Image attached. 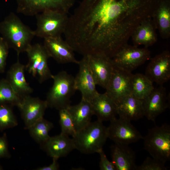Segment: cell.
Wrapping results in <instances>:
<instances>
[{
    "label": "cell",
    "instance_id": "obj_9",
    "mask_svg": "<svg viewBox=\"0 0 170 170\" xmlns=\"http://www.w3.org/2000/svg\"><path fill=\"white\" fill-rule=\"evenodd\" d=\"M110 121L107 127L108 138L115 143L128 145L143 139L131 121L120 118H115Z\"/></svg>",
    "mask_w": 170,
    "mask_h": 170
},
{
    "label": "cell",
    "instance_id": "obj_11",
    "mask_svg": "<svg viewBox=\"0 0 170 170\" xmlns=\"http://www.w3.org/2000/svg\"><path fill=\"white\" fill-rule=\"evenodd\" d=\"M85 55L96 85L105 89L113 69L111 58L102 53Z\"/></svg>",
    "mask_w": 170,
    "mask_h": 170
},
{
    "label": "cell",
    "instance_id": "obj_24",
    "mask_svg": "<svg viewBox=\"0 0 170 170\" xmlns=\"http://www.w3.org/2000/svg\"><path fill=\"white\" fill-rule=\"evenodd\" d=\"M66 109L71 116L76 132L90 123L94 115L91 102L82 98L78 104L70 105Z\"/></svg>",
    "mask_w": 170,
    "mask_h": 170
},
{
    "label": "cell",
    "instance_id": "obj_25",
    "mask_svg": "<svg viewBox=\"0 0 170 170\" xmlns=\"http://www.w3.org/2000/svg\"><path fill=\"white\" fill-rule=\"evenodd\" d=\"M152 82L145 75L133 74L131 82V94L142 100L154 89Z\"/></svg>",
    "mask_w": 170,
    "mask_h": 170
},
{
    "label": "cell",
    "instance_id": "obj_12",
    "mask_svg": "<svg viewBox=\"0 0 170 170\" xmlns=\"http://www.w3.org/2000/svg\"><path fill=\"white\" fill-rule=\"evenodd\" d=\"M152 82L162 85L170 79V53L165 50L152 58L145 74Z\"/></svg>",
    "mask_w": 170,
    "mask_h": 170
},
{
    "label": "cell",
    "instance_id": "obj_35",
    "mask_svg": "<svg viewBox=\"0 0 170 170\" xmlns=\"http://www.w3.org/2000/svg\"><path fill=\"white\" fill-rule=\"evenodd\" d=\"M1 168L0 167V170H1Z\"/></svg>",
    "mask_w": 170,
    "mask_h": 170
},
{
    "label": "cell",
    "instance_id": "obj_26",
    "mask_svg": "<svg viewBox=\"0 0 170 170\" xmlns=\"http://www.w3.org/2000/svg\"><path fill=\"white\" fill-rule=\"evenodd\" d=\"M53 124L43 118L39 120L28 129L31 136L37 142L42 144L50 137L48 133L53 128Z\"/></svg>",
    "mask_w": 170,
    "mask_h": 170
},
{
    "label": "cell",
    "instance_id": "obj_6",
    "mask_svg": "<svg viewBox=\"0 0 170 170\" xmlns=\"http://www.w3.org/2000/svg\"><path fill=\"white\" fill-rule=\"evenodd\" d=\"M26 52L28 62L25 65L26 70L40 83L52 78L53 75L48 64L49 57L43 45L39 43L31 44Z\"/></svg>",
    "mask_w": 170,
    "mask_h": 170
},
{
    "label": "cell",
    "instance_id": "obj_18",
    "mask_svg": "<svg viewBox=\"0 0 170 170\" xmlns=\"http://www.w3.org/2000/svg\"><path fill=\"white\" fill-rule=\"evenodd\" d=\"M17 61L10 67L8 72V81L16 94L21 99L30 95L33 89L27 82L25 76V65Z\"/></svg>",
    "mask_w": 170,
    "mask_h": 170
},
{
    "label": "cell",
    "instance_id": "obj_7",
    "mask_svg": "<svg viewBox=\"0 0 170 170\" xmlns=\"http://www.w3.org/2000/svg\"><path fill=\"white\" fill-rule=\"evenodd\" d=\"M150 59V52L147 48H139L128 43L111 58L114 65L130 72Z\"/></svg>",
    "mask_w": 170,
    "mask_h": 170
},
{
    "label": "cell",
    "instance_id": "obj_34",
    "mask_svg": "<svg viewBox=\"0 0 170 170\" xmlns=\"http://www.w3.org/2000/svg\"><path fill=\"white\" fill-rule=\"evenodd\" d=\"M58 159L53 158V162L49 165L37 168V170H57L59 169V166L57 162Z\"/></svg>",
    "mask_w": 170,
    "mask_h": 170
},
{
    "label": "cell",
    "instance_id": "obj_16",
    "mask_svg": "<svg viewBox=\"0 0 170 170\" xmlns=\"http://www.w3.org/2000/svg\"><path fill=\"white\" fill-rule=\"evenodd\" d=\"M144 116L155 122L156 118L169 107V99L166 88L162 85L154 88L143 100Z\"/></svg>",
    "mask_w": 170,
    "mask_h": 170
},
{
    "label": "cell",
    "instance_id": "obj_17",
    "mask_svg": "<svg viewBox=\"0 0 170 170\" xmlns=\"http://www.w3.org/2000/svg\"><path fill=\"white\" fill-rule=\"evenodd\" d=\"M42 144L49 156L57 159L66 156L75 149L72 138L61 133L57 135L50 136Z\"/></svg>",
    "mask_w": 170,
    "mask_h": 170
},
{
    "label": "cell",
    "instance_id": "obj_15",
    "mask_svg": "<svg viewBox=\"0 0 170 170\" xmlns=\"http://www.w3.org/2000/svg\"><path fill=\"white\" fill-rule=\"evenodd\" d=\"M43 46L49 57L60 64L73 63L78 64L72 48L61 37L44 39Z\"/></svg>",
    "mask_w": 170,
    "mask_h": 170
},
{
    "label": "cell",
    "instance_id": "obj_28",
    "mask_svg": "<svg viewBox=\"0 0 170 170\" xmlns=\"http://www.w3.org/2000/svg\"><path fill=\"white\" fill-rule=\"evenodd\" d=\"M59 110L61 133L73 137L76 134V131L71 114L66 108Z\"/></svg>",
    "mask_w": 170,
    "mask_h": 170
},
{
    "label": "cell",
    "instance_id": "obj_20",
    "mask_svg": "<svg viewBox=\"0 0 170 170\" xmlns=\"http://www.w3.org/2000/svg\"><path fill=\"white\" fill-rule=\"evenodd\" d=\"M90 102L94 115L97 116L98 120L103 122L116 118L117 115L116 104L105 93H98Z\"/></svg>",
    "mask_w": 170,
    "mask_h": 170
},
{
    "label": "cell",
    "instance_id": "obj_5",
    "mask_svg": "<svg viewBox=\"0 0 170 170\" xmlns=\"http://www.w3.org/2000/svg\"><path fill=\"white\" fill-rule=\"evenodd\" d=\"M35 16L37 26L34 31L35 36L44 39L61 37L64 33L68 20L67 14L49 10Z\"/></svg>",
    "mask_w": 170,
    "mask_h": 170
},
{
    "label": "cell",
    "instance_id": "obj_27",
    "mask_svg": "<svg viewBox=\"0 0 170 170\" xmlns=\"http://www.w3.org/2000/svg\"><path fill=\"white\" fill-rule=\"evenodd\" d=\"M21 99L7 80L0 81V104L8 103L18 107Z\"/></svg>",
    "mask_w": 170,
    "mask_h": 170
},
{
    "label": "cell",
    "instance_id": "obj_2",
    "mask_svg": "<svg viewBox=\"0 0 170 170\" xmlns=\"http://www.w3.org/2000/svg\"><path fill=\"white\" fill-rule=\"evenodd\" d=\"M75 149L82 153H98L108 138L107 127L97 120L76 132L72 137Z\"/></svg>",
    "mask_w": 170,
    "mask_h": 170
},
{
    "label": "cell",
    "instance_id": "obj_30",
    "mask_svg": "<svg viewBox=\"0 0 170 170\" xmlns=\"http://www.w3.org/2000/svg\"><path fill=\"white\" fill-rule=\"evenodd\" d=\"M165 163L152 157H147L140 165L137 166L136 170H167Z\"/></svg>",
    "mask_w": 170,
    "mask_h": 170
},
{
    "label": "cell",
    "instance_id": "obj_14",
    "mask_svg": "<svg viewBox=\"0 0 170 170\" xmlns=\"http://www.w3.org/2000/svg\"><path fill=\"white\" fill-rule=\"evenodd\" d=\"M17 107L20 112L25 128L28 129L37 122L43 118L48 105L46 100L30 95L21 99Z\"/></svg>",
    "mask_w": 170,
    "mask_h": 170
},
{
    "label": "cell",
    "instance_id": "obj_19",
    "mask_svg": "<svg viewBox=\"0 0 170 170\" xmlns=\"http://www.w3.org/2000/svg\"><path fill=\"white\" fill-rule=\"evenodd\" d=\"M116 104L117 114L120 118L131 121L144 116L143 100L131 94L123 98Z\"/></svg>",
    "mask_w": 170,
    "mask_h": 170
},
{
    "label": "cell",
    "instance_id": "obj_8",
    "mask_svg": "<svg viewBox=\"0 0 170 170\" xmlns=\"http://www.w3.org/2000/svg\"><path fill=\"white\" fill-rule=\"evenodd\" d=\"M17 11L27 16H33L47 10L67 14L75 0H16Z\"/></svg>",
    "mask_w": 170,
    "mask_h": 170
},
{
    "label": "cell",
    "instance_id": "obj_10",
    "mask_svg": "<svg viewBox=\"0 0 170 170\" xmlns=\"http://www.w3.org/2000/svg\"><path fill=\"white\" fill-rule=\"evenodd\" d=\"M114 65V64H113ZM132 72L114 65L112 75L105 92L116 103L131 94Z\"/></svg>",
    "mask_w": 170,
    "mask_h": 170
},
{
    "label": "cell",
    "instance_id": "obj_4",
    "mask_svg": "<svg viewBox=\"0 0 170 170\" xmlns=\"http://www.w3.org/2000/svg\"><path fill=\"white\" fill-rule=\"evenodd\" d=\"M144 149L152 157L165 163L170 159V126L167 123L149 129L143 137Z\"/></svg>",
    "mask_w": 170,
    "mask_h": 170
},
{
    "label": "cell",
    "instance_id": "obj_3",
    "mask_svg": "<svg viewBox=\"0 0 170 170\" xmlns=\"http://www.w3.org/2000/svg\"><path fill=\"white\" fill-rule=\"evenodd\" d=\"M52 78L53 84L47 94L48 107L58 110L66 108L70 105V99L74 94V77L65 71H61Z\"/></svg>",
    "mask_w": 170,
    "mask_h": 170
},
{
    "label": "cell",
    "instance_id": "obj_1",
    "mask_svg": "<svg viewBox=\"0 0 170 170\" xmlns=\"http://www.w3.org/2000/svg\"><path fill=\"white\" fill-rule=\"evenodd\" d=\"M0 33L9 48L14 50L18 56L27 51L35 36L34 31L24 24L12 12L0 23Z\"/></svg>",
    "mask_w": 170,
    "mask_h": 170
},
{
    "label": "cell",
    "instance_id": "obj_22",
    "mask_svg": "<svg viewBox=\"0 0 170 170\" xmlns=\"http://www.w3.org/2000/svg\"><path fill=\"white\" fill-rule=\"evenodd\" d=\"M156 30L152 17L143 21L136 28L131 35L133 45H144L147 48L153 45L157 40Z\"/></svg>",
    "mask_w": 170,
    "mask_h": 170
},
{
    "label": "cell",
    "instance_id": "obj_31",
    "mask_svg": "<svg viewBox=\"0 0 170 170\" xmlns=\"http://www.w3.org/2000/svg\"><path fill=\"white\" fill-rule=\"evenodd\" d=\"M9 47L5 41L0 38V72L4 69L8 52Z\"/></svg>",
    "mask_w": 170,
    "mask_h": 170
},
{
    "label": "cell",
    "instance_id": "obj_33",
    "mask_svg": "<svg viewBox=\"0 0 170 170\" xmlns=\"http://www.w3.org/2000/svg\"><path fill=\"white\" fill-rule=\"evenodd\" d=\"M8 153V146L6 139L3 137L0 138V157L6 156Z\"/></svg>",
    "mask_w": 170,
    "mask_h": 170
},
{
    "label": "cell",
    "instance_id": "obj_32",
    "mask_svg": "<svg viewBox=\"0 0 170 170\" xmlns=\"http://www.w3.org/2000/svg\"><path fill=\"white\" fill-rule=\"evenodd\" d=\"M100 157L99 167L101 170H116V167L112 162L107 159L103 150L99 152Z\"/></svg>",
    "mask_w": 170,
    "mask_h": 170
},
{
    "label": "cell",
    "instance_id": "obj_29",
    "mask_svg": "<svg viewBox=\"0 0 170 170\" xmlns=\"http://www.w3.org/2000/svg\"><path fill=\"white\" fill-rule=\"evenodd\" d=\"M17 124V119L11 109L7 105L0 104V128H12Z\"/></svg>",
    "mask_w": 170,
    "mask_h": 170
},
{
    "label": "cell",
    "instance_id": "obj_21",
    "mask_svg": "<svg viewBox=\"0 0 170 170\" xmlns=\"http://www.w3.org/2000/svg\"><path fill=\"white\" fill-rule=\"evenodd\" d=\"M128 145L115 143L111 147L112 162L116 170H136L135 154Z\"/></svg>",
    "mask_w": 170,
    "mask_h": 170
},
{
    "label": "cell",
    "instance_id": "obj_13",
    "mask_svg": "<svg viewBox=\"0 0 170 170\" xmlns=\"http://www.w3.org/2000/svg\"><path fill=\"white\" fill-rule=\"evenodd\" d=\"M78 73L74 81L76 90L79 91L82 98L91 102L98 94L96 89V84L88 65L86 55L79 61Z\"/></svg>",
    "mask_w": 170,
    "mask_h": 170
},
{
    "label": "cell",
    "instance_id": "obj_23",
    "mask_svg": "<svg viewBox=\"0 0 170 170\" xmlns=\"http://www.w3.org/2000/svg\"><path fill=\"white\" fill-rule=\"evenodd\" d=\"M152 18L161 37L168 38L170 36V8L167 0H159Z\"/></svg>",
    "mask_w": 170,
    "mask_h": 170
}]
</instances>
